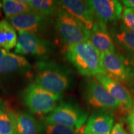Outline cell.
<instances>
[{
  "instance_id": "cell-1",
  "label": "cell",
  "mask_w": 134,
  "mask_h": 134,
  "mask_svg": "<svg viewBox=\"0 0 134 134\" xmlns=\"http://www.w3.org/2000/svg\"><path fill=\"white\" fill-rule=\"evenodd\" d=\"M35 80L38 86L58 94L69 89L73 83L69 70L57 63L45 60L35 65Z\"/></svg>"
},
{
  "instance_id": "cell-2",
  "label": "cell",
  "mask_w": 134,
  "mask_h": 134,
  "mask_svg": "<svg viewBox=\"0 0 134 134\" xmlns=\"http://www.w3.org/2000/svg\"><path fill=\"white\" fill-rule=\"evenodd\" d=\"M65 55L66 59L83 76H96L104 73L100 53L88 41L68 46Z\"/></svg>"
},
{
  "instance_id": "cell-3",
  "label": "cell",
  "mask_w": 134,
  "mask_h": 134,
  "mask_svg": "<svg viewBox=\"0 0 134 134\" xmlns=\"http://www.w3.org/2000/svg\"><path fill=\"white\" fill-rule=\"evenodd\" d=\"M22 98L32 113L45 115L52 113L57 107L62 95L45 90L36 83H32L25 89Z\"/></svg>"
},
{
  "instance_id": "cell-4",
  "label": "cell",
  "mask_w": 134,
  "mask_h": 134,
  "mask_svg": "<svg viewBox=\"0 0 134 134\" xmlns=\"http://www.w3.org/2000/svg\"><path fill=\"white\" fill-rule=\"evenodd\" d=\"M55 27L61 39L68 46L89 39L90 31L81 22L62 8L55 16Z\"/></svg>"
},
{
  "instance_id": "cell-5",
  "label": "cell",
  "mask_w": 134,
  "mask_h": 134,
  "mask_svg": "<svg viewBox=\"0 0 134 134\" xmlns=\"http://www.w3.org/2000/svg\"><path fill=\"white\" fill-rule=\"evenodd\" d=\"M88 118V114L71 102H62L45 119V122L71 127L80 132Z\"/></svg>"
},
{
  "instance_id": "cell-6",
  "label": "cell",
  "mask_w": 134,
  "mask_h": 134,
  "mask_svg": "<svg viewBox=\"0 0 134 134\" xmlns=\"http://www.w3.org/2000/svg\"><path fill=\"white\" fill-rule=\"evenodd\" d=\"M83 93L87 103L94 108L109 110L121 108L119 104L95 78L86 80Z\"/></svg>"
},
{
  "instance_id": "cell-7",
  "label": "cell",
  "mask_w": 134,
  "mask_h": 134,
  "mask_svg": "<svg viewBox=\"0 0 134 134\" xmlns=\"http://www.w3.org/2000/svg\"><path fill=\"white\" fill-rule=\"evenodd\" d=\"M101 65L105 75L120 83H131L133 73L127 66L125 59L120 54L108 52L100 54Z\"/></svg>"
},
{
  "instance_id": "cell-8",
  "label": "cell",
  "mask_w": 134,
  "mask_h": 134,
  "mask_svg": "<svg viewBox=\"0 0 134 134\" xmlns=\"http://www.w3.org/2000/svg\"><path fill=\"white\" fill-rule=\"evenodd\" d=\"M8 20L18 32H27L38 36L44 32L52 23L51 18L33 11L8 18Z\"/></svg>"
},
{
  "instance_id": "cell-9",
  "label": "cell",
  "mask_w": 134,
  "mask_h": 134,
  "mask_svg": "<svg viewBox=\"0 0 134 134\" xmlns=\"http://www.w3.org/2000/svg\"><path fill=\"white\" fill-rule=\"evenodd\" d=\"M53 47L49 42L42 39L34 34L19 32L15 52L22 55L46 57L53 51Z\"/></svg>"
},
{
  "instance_id": "cell-10",
  "label": "cell",
  "mask_w": 134,
  "mask_h": 134,
  "mask_svg": "<svg viewBox=\"0 0 134 134\" xmlns=\"http://www.w3.org/2000/svg\"><path fill=\"white\" fill-rule=\"evenodd\" d=\"M95 79L108 91L122 108L131 110L134 105V99L126 87L105 73L96 75Z\"/></svg>"
},
{
  "instance_id": "cell-11",
  "label": "cell",
  "mask_w": 134,
  "mask_h": 134,
  "mask_svg": "<svg viewBox=\"0 0 134 134\" xmlns=\"http://www.w3.org/2000/svg\"><path fill=\"white\" fill-rule=\"evenodd\" d=\"M93 9L95 19L104 24L116 21L121 17L123 7L117 0L88 1Z\"/></svg>"
},
{
  "instance_id": "cell-12",
  "label": "cell",
  "mask_w": 134,
  "mask_h": 134,
  "mask_svg": "<svg viewBox=\"0 0 134 134\" xmlns=\"http://www.w3.org/2000/svg\"><path fill=\"white\" fill-rule=\"evenodd\" d=\"M62 9L66 11L83 24L89 31H91L95 21L93 9L88 1L63 0L60 1Z\"/></svg>"
},
{
  "instance_id": "cell-13",
  "label": "cell",
  "mask_w": 134,
  "mask_h": 134,
  "mask_svg": "<svg viewBox=\"0 0 134 134\" xmlns=\"http://www.w3.org/2000/svg\"><path fill=\"white\" fill-rule=\"evenodd\" d=\"M115 117L111 112L99 109L89 117L83 130L94 134H110L114 125Z\"/></svg>"
},
{
  "instance_id": "cell-14",
  "label": "cell",
  "mask_w": 134,
  "mask_h": 134,
  "mask_svg": "<svg viewBox=\"0 0 134 134\" xmlns=\"http://www.w3.org/2000/svg\"><path fill=\"white\" fill-rule=\"evenodd\" d=\"M88 41L100 54L115 52L114 41L107 30L106 24L96 19L90 31Z\"/></svg>"
},
{
  "instance_id": "cell-15",
  "label": "cell",
  "mask_w": 134,
  "mask_h": 134,
  "mask_svg": "<svg viewBox=\"0 0 134 134\" xmlns=\"http://www.w3.org/2000/svg\"><path fill=\"white\" fill-rule=\"evenodd\" d=\"M31 65L24 57L8 52L0 59V75L29 71Z\"/></svg>"
},
{
  "instance_id": "cell-16",
  "label": "cell",
  "mask_w": 134,
  "mask_h": 134,
  "mask_svg": "<svg viewBox=\"0 0 134 134\" xmlns=\"http://www.w3.org/2000/svg\"><path fill=\"white\" fill-rule=\"evenodd\" d=\"M12 114L17 134H39V126L31 115L26 113Z\"/></svg>"
},
{
  "instance_id": "cell-17",
  "label": "cell",
  "mask_w": 134,
  "mask_h": 134,
  "mask_svg": "<svg viewBox=\"0 0 134 134\" xmlns=\"http://www.w3.org/2000/svg\"><path fill=\"white\" fill-rule=\"evenodd\" d=\"M31 8L32 11L49 18L55 17L61 7L58 1L52 0H31L24 1Z\"/></svg>"
},
{
  "instance_id": "cell-18",
  "label": "cell",
  "mask_w": 134,
  "mask_h": 134,
  "mask_svg": "<svg viewBox=\"0 0 134 134\" xmlns=\"http://www.w3.org/2000/svg\"><path fill=\"white\" fill-rule=\"evenodd\" d=\"M18 37L13 26L7 20L0 21V47L8 50L16 46Z\"/></svg>"
},
{
  "instance_id": "cell-19",
  "label": "cell",
  "mask_w": 134,
  "mask_h": 134,
  "mask_svg": "<svg viewBox=\"0 0 134 134\" xmlns=\"http://www.w3.org/2000/svg\"><path fill=\"white\" fill-rule=\"evenodd\" d=\"M112 34L119 45L128 52L134 53V32L121 25L114 29Z\"/></svg>"
},
{
  "instance_id": "cell-20",
  "label": "cell",
  "mask_w": 134,
  "mask_h": 134,
  "mask_svg": "<svg viewBox=\"0 0 134 134\" xmlns=\"http://www.w3.org/2000/svg\"><path fill=\"white\" fill-rule=\"evenodd\" d=\"M2 6L8 19L32 11L23 0H4L2 2Z\"/></svg>"
},
{
  "instance_id": "cell-21",
  "label": "cell",
  "mask_w": 134,
  "mask_h": 134,
  "mask_svg": "<svg viewBox=\"0 0 134 134\" xmlns=\"http://www.w3.org/2000/svg\"><path fill=\"white\" fill-rule=\"evenodd\" d=\"M0 134H17L12 113L0 109Z\"/></svg>"
},
{
  "instance_id": "cell-22",
  "label": "cell",
  "mask_w": 134,
  "mask_h": 134,
  "mask_svg": "<svg viewBox=\"0 0 134 134\" xmlns=\"http://www.w3.org/2000/svg\"><path fill=\"white\" fill-rule=\"evenodd\" d=\"M45 134H77L79 131L71 127L55 124H48L44 122Z\"/></svg>"
},
{
  "instance_id": "cell-23",
  "label": "cell",
  "mask_w": 134,
  "mask_h": 134,
  "mask_svg": "<svg viewBox=\"0 0 134 134\" xmlns=\"http://www.w3.org/2000/svg\"><path fill=\"white\" fill-rule=\"evenodd\" d=\"M122 20L127 29L134 32V13L132 9L125 8L122 13Z\"/></svg>"
},
{
  "instance_id": "cell-24",
  "label": "cell",
  "mask_w": 134,
  "mask_h": 134,
  "mask_svg": "<svg viewBox=\"0 0 134 134\" xmlns=\"http://www.w3.org/2000/svg\"><path fill=\"white\" fill-rule=\"evenodd\" d=\"M110 134H127L121 123H117L114 125Z\"/></svg>"
},
{
  "instance_id": "cell-25",
  "label": "cell",
  "mask_w": 134,
  "mask_h": 134,
  "mask_svg": "<svg viewBox=\"0 0 134 134\" xmlns=\"http://www.w3.org/2000/svg\"><path fill=\"white\" fill-rule=\"evenodd\" d=\"M127 121L130 124L134 125V107L131 109L127 116Z\"/></svg>"
},
{
  "instance_id": "cell-26",
  "label": "cell",
  "mask_w": 134,
  "mask_h": 134,
  "mask_svg": "<svg viewBox=\"0 0 134 134\" xmlns=\"http://www.w3.org/2000/svg\"><path fill=\"white\" fill-rule=\"evenodd\" d=\"M122 3L126 7V8L134 9V0H123Z\"/></svg>"
},
{
  "instance_id": "cell-27",
  "label": "cell",
  "mask_w": 134,
  "mask_h": 134,
  "mask_svg": "<svg viewBox=\"0 0 134 134\" xmlns=\"http://www.w3.org/2000/svg\"><path fill=\"white\" fill-rule=\"evenodd\" d=\"M127 60H129V62L130 65L134 68V53L133 52H128L127 55Z\"/></svg>"
},
{
  "instance_id": "cell-28",
  "label": "cell",
  "mask_w": 134,
  "mask_h": 134,
  "mask_svg": "<svg viewBox=\"0 0 134 134\" xmlns=\"http://www.w3.org/2000/svg\"><path fill=\"white\" fill-rule=\"evenodd\" d=\"M8 53V52L6 50L4 49L2 47H0V59H1L4 55H6Z\"/></svg>"
},
{
  "instance_id": "cell-29",
  "label": "cell",
  "mask_w": 134,
  "mask_h": 134,
  "mask_svg": "<svg viewBox=\"0 0 134 134\" xmlns=\"http://www.w3.org/2000/svg\"><path fill=\"white\" fill-rule=\"evenodd\" d=\"M130 129H131L132 134H134V125L130 124Z\"/></svg>"
},
{
  "instance_id": "cell-30",
  "label": "cell",
  "mask_w": 134,
  "mask_h": 134,
  "mask_svg": "<svg viewBox=\"0 0 134 134\" xmlns=\"http://www.w3.org/2000/svg\"><path fill=\"white\" fill-rule=\"evenodd\" d=\"M80 134H94V133H90V132H85L84 130H83V131H80Z\"/></svg>"
},
{
  "instance_id": "cell-31",
  "label": "cell",
  "mask_w": 134,
  "mask_h": 134,
  "mask_svg": "<svg viewBox=\"0 0 134 134\" xmlns=\"http://www.w3.org/2000/svg\"><path fill=\"white\" fill-rule=\"evenodd\" d=\"M1 99H0V109H4L2 107H1Z\"/></svg>"
},
{
  "instance_id": "cell-32",
  "label": "cell",
  "mask_w": 134,
  "mask_h": 134,
  "mask_svg": "<svg viewBox=\"0 0 134 134\" xmlns=\"http://www.w3.org/2000/svg\"><path fill=\"white\" fill-rule=\"evenodd\" d=\"M1 6H2V3L0 2V8H1Z\"/></svg>"
},
{
  "instance_id": "cell-33",
  "label": "cell",
  "mask_w": 134,
  "mask_h": 134,
  "mask_svg": "<svg viewBox=\"0 0 134 134\" xmlns=\"http://www.w3.org/2000/svg\"><path fill=\"white\" fill-rule=\"evenodd\" d=\"M133 93H134V90H133ZM133 107H134V105H133Z\"/></svg>"
},
{
  "instance_id": "cell-34",
  "label": "cell",
  "mask_w": 134,
  "mask_h": 134,
  "mask_svg": "<svg viewBox=\"0 0 134 134\" xmlns=\"http://www.w3.org/2000/svg\"><path fill=\"white\" fill-rule=\"evenodd\" d=\"M133 13H134V9H133Z\"/></svg>"
}]
</instances>
